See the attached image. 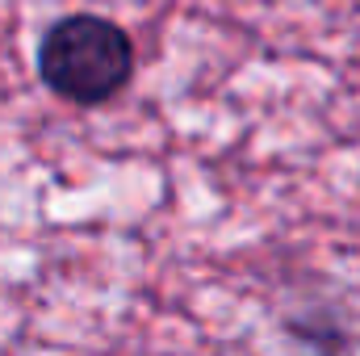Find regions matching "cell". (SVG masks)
I'll list each match as a JSON object with an SVG mask.
<instances>
[{"label": "cell", "instance_id": "1", "mask_svg": "<svg viewBox=\"0 0 360 356\" xmlns=\"http://www.w3.org/2000/svg\"><path fill=\"white\" fill-rule=\"evenodd\" d=\"M38 76L72 105H105L134 76V42L101 13H68L42 34Z\"/></svg>", "mask_w": 360, "mask_h": 356}]
</instances>
